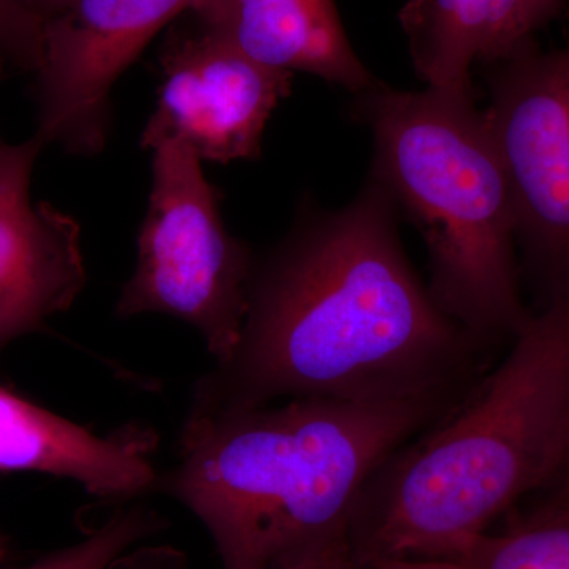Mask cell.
<instances>
[{"label":"cell","mask_w":569,"mask_h":569,"mask_svg":"<svg viewBox=\"0 0 569 569\" xmlns=\"http://www.w3.org/2000/svg\"><path fill=\"white\" fill-rule=\"evenodd\" d=\"M397 220L372 174L346 208L306 204L290 233L254 261L238 346L198 378L187 417L305 397H463L488 348L437 305Z\"/></svg>","instance_id":"obj_1"},{"label":"cell","mask_w":569,"mask_h":569,"mask_svg":"<svg viewBox=\"0 0 569 569\" xmlns=\"http://www.w3.org/2000/svg\"><path fill=\"white\" fill-rule=\"evenodd\" d=\"M569 460V279L512 337L500 365L366 482L348 542L355 567L456 560Z\"/></svg>","instance_id":"obj_2"},{"label":"cell","mask_w":569,"mask_h":569,"mask_svg":"<svg viewBox=\"0 0 569 569\" xmlns=\"http://www.w3.org/2000/svg\"><path fill=\"white\" fill-rule=\"evenodd\" d=\"M458 402L305 397L187 417L178 462L153 492L197 516L223 569H283L348 539L378 466Z\"/></svg>","instance_id":"obj_3"},{"label":"cell","mask_w":569,"mask_h":569,"mask_svg":"<svg viewBox=\"0 0 569 569\" xmlns=\"http://www.w3.org/2000/svg\"><path fill=\"white\" fill-rule=\"evenodd\" d=\"M350 114L373 138L370 173L425 238L429 291L486 348L518 335V212L486 111L475 97L378 82Z\"/></svg>","instance_id":"obj_4"},{"label":"cell","mask_w":569,"mask_h":569,"mask_svg":"<svg viewBox=\"0 0 569 569\" xmlns=\"http://www.w3.org/2000/svg\"><path fill=\"white\" fill-rule=\"evenodd\" d=\"M152 186L138 234L137 264L116 317L163 313L192 325L222 365L238 346L249 309L254 254L224 227L217 187L186 144L151 149Z\"/></svg>","instance_id":"obj_5"},{"label":"cell","mask_w":569,"mask_h":569,"mask_svg":"<svg viewBox=\"0 0 569 569\" xmlns=\"http://www.w3.org/2000/svg\"><path fill=\"white\" fill-rule=\"evenodd\" d=\"M490 130L507 167L518 246L548 298L569 279V47L531 43L489 77Z\"/></svg>","instance_id":"obj_6"},{"label":"cell","mask_w":569,"mask_h":569,"mask_svg":"<svg viewBox=\"0 0 569 569\" xmlns=\"http://www.w3.org/2000/svg\"><path fill=\"white\" fill-rule=\"evenodd\" d=\"M194 0H67L44 20L33 71L37 137L97 156L111 130V89L146 44Z\"/></svg>","instance_id":"obj_7"},{"label":"cell","mask_w":569,"mask_h":569,"mask_svg":"<svg viewBox=\"0 0 569 569\" xmlns=\"http://www.w3.org/2000/svg\"><path fill=\"white\" fill-rule=\"evenodd\" d=\"M160 67L159 100L141 148L179 141L201 162L258 159L266 123L293 88L295 73L247 58L201 24L170 32Z\"/></svg>","instance_id":"obj_8"},{"label":"cell","mask_w":569,"mask_h":569,"mask_svg":"<svg viewBox=\"0 0 569 569\" xmlns=\"http://www.w3.org/2000/svg\"><path fill=\"white\" fill-rule=\"evenodd\" d=\"M40 137L0 138V353L67 312L88 283L80 223L31 197Z\"/></svg>","instance_id":"obj_9"},{"label":"cell","mask_w":569,"mask_h":569,"mask_svg":"<svg viewBox=\"0 0 569 569\" xmlns=\"http://www.w3.org/2000/svg\"><path fill=\"white\" fill-rule=\"evenodd\" d=\"M159 437L130 425L100 437L86 427L0 388V473L71 479L100 498H132L156 490Z\"/></svg>","instance_id":"obj_10"},{"label":"cell","mask_w":569,"mask_h":569,"mask_svg":"<svg viewBox=\"0 0 569 569\" xmlns=\"http://www.w3.org/2000/svg\"><path fill=\"white\" fill-rule=\"evenodd\" d=\"M194 18L247 58L306 71L356 96L378 84L348 40L335 0H194Z\"/></svg>","instance_id":"obj_11"},{"label":"cell","mask_w":569,"mask_h":569,"mask_svg":"<svg viewBox=\"0 0 569 569\" xmlns=\"http://www.w3.org/2000/svg\"><path fill=\"white\" fill-rule=\"evenodd\" d=\"M418 77L475 97L471 67L508 61L533 43L526 0H408L399 13Z\"/></svg>","instance_id":"obj_12"},{"label":"cell","mask_w":569,"mask_h":569,"mask_svg":"<svg viewBox=\"0 0 569 569\" xmlns=\"http://www.w3.org/2000/svg\"><path fill=\"white\" fill-rule=\"evenodd\" d=\"M468 569H569V520L515 522L481 535L456 559Z\"/></svg>","instance_id":"obj_13"},{"label":"cell","mask_w":569,"mask_h":569,"mask_svg":"<svg viewBox=\"0 0 569 569\" xmlns=\"http://www.w3.org/2000/svg\"><path fill=\"white\" fill-rule=\"evenodd\" d=\"M153 509L134 505L121 508L99 529L67 548L56 550L28 567L13 569H108L123 552L163 529Z\"/></svg>","instance_id":"obj_14"},{"label":"cell","mask_w":569,"mask_h":569,"mask_svg":"<svg viewBox=\"0 0 569 569\" xmlns=\"http://www.w3.org/2000/svg\"><path fill=\"white\" fill-rule=\"evenodd\" d=\"M44 18L29 0H0V84L39 67Z\"/></svg>","instance_id":"obj_15"},{"label":"cell","mask_w":569,"mask_h":569,"mask_svg":"<svg viewBox=\"0 0 569 569\" xmlns=\"http://www.w3.org/2000/svg\"><path fill=\"white\" fill-rule=\"evenodd\" d=\"M529 500V508L515 522L569 520V460L548 488L530 497Z\"/></svg>","instance_id":"obj_16"},{"label":"cell","mask_w":569,"mask_h":569,"mask_svg":"<svg viewBox=\"0 0 569 569\" xmlns=\"http://www.w3.org/2000/svg\"><path fill=\"white\" fill-rule=\"evenodd\" d=\"M108 569H190L182 550L171 546H134L112 561Z\"/></svg>","instance_id":"obj_17"},{"label":"cell","mask_w":569,"mask_h":569,"mask_svg":"<svg viewBox=\"0 0 569 569\" xmlns=\"http://www.w3.org/2000/svg\"><path fill=\"white\" fill-rule=\"evenodd\" d=\"M283 569H355L348 539L332 542Z\"/></svg>","instance_id":"obj_18"},{"label":"cell","mask_w":569,"mask_h":569,"mask_svg":"<svg viewBox=\"0 0 569 569\" xmlns=\"http://www.w3.org/2000/svg\"><path fill=\"white\" fill-rule=\"evenodd\" d=\"M355 569H468L462 563L455 560L445 559H387L370 561V563L359 565Z\"/></svg>","instance_id":"obj_19"},{"label":"cell","mask_w":569,"mask_h":569,"mask_svg":"<svg viewBox=\"0 0 569 569\" xmlns=\"http://www.w3.org/2000/svg\"><path fill=\"white\" fill-rule=\"evenodd\" d=\"M567 0H526L527 24L530 32L546 28L550 21L557 20L565 10Z\"/></svg>","instance_id":"obj_20"},{"label":"cell","mask_w":569,"mask_h":569,"mask_svg":"<svg viewBox=\"0 0 569 569\" xmlns=\"http://www.w3.org/2000/svg\"><path fill=\"white\" fill-rule=\"evenodd\" d=\"M31 2V6L33 9L39 11L41 17L47 20L48 17H50L51 13H54L56 10L61 9L63 3L67 2V0H29Z\"/></svg>","instance_id":"obj_21"},{"label":"cell","mask_w":569,"mask_h":569,"mask_svg":"<svg viewBox=\"0 0 569 569\" xmlns=\"http://www.w3.org/2000/svg\"><path fill=\"white\" fill-rule=\"evenodd\" d=\"M7 552H9V545H7V539L3 535H0V565L6 560Z\"/></svg>","instance_id":"obj_22"}]
</instances>
